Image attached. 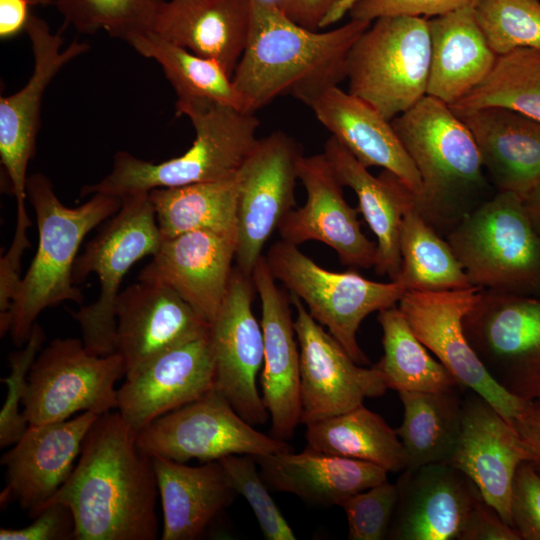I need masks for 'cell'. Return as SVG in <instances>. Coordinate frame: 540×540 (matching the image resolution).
<instances>
[{"mask_svg": "<svg viewBox=\"0 0 540 540\" xmlns=\"http://www.w3.org/2000/svg\"><path fill=\"white\" fill-rule=\"evenodd\" d=\"M176 114L189 118L195 131L182 155L152 163L126 151L114 155L109 174L85 185L80 196L102 193L122 198L134 192L212 182L235 176L258 138L255 113L218 103L176 105Z\"/></svg>", "mask_w": 540, "mask_h": 540, "instance_id": "5", "label": "cell"}, {"mask_svg": "<svg viewBox=\"0 0 540 540\" xmlns=\"http://www.w3.org/2000/svg\"><path fill=\"white\" fill-rule=\"evenodd\" d=\"M355 0H340L335 8L324 19L321 28H325L342 18Z\"/></svg>", "mask_w": 540, "mask_h": 540, "instance_id": "53", "label": "cell"}, {"mask_svg": "<svg viewBox=\"0 0 540 540\" xmlns=\"http://www.w3.org/2000/svg\"><path fill=\"white\" fill-rule=\"evenodd\" d=\"M323 153L340 183L355 192L359 213L377 239L375 272L396 281L401 265V224L414 204L413 192L390 171L373 176L332 136L325 142Z\"/></svg>", "mask_w": 540, "mask_h": 540, "instance_id": "29", "label": "cell"}, {"mask_svg": "<svg viewBox=\"0 0 540 540\" xmlns=\"http://www.w3.org/2000/svg\"><path fill=\"white\" fill-rule=\"evenodd\" d=\"M255 286L251 276L233 268L228 289L209 334L214 359V389L252 425H263L269 414L256 378L263 366L264 337L252 311Z\"/></svg>", "mask_w": 540, "mask_h": 540, "instance_id": "17", "label": "cell"}, {"mask_svg": "<svg viewBox=\"0 0 540 540\" xmlns=\"http://www.w3.org/2000/svg\"><path fill=\"white\" fill-rule=\"evenodd\" d=\"M123 376L117 352L95 355L82 339H54L32 364L22 413L29 425L67 420L81 411L102 415L117 409L115 384Z\"/></svg>", "mask_w": 540, "mask_h": 540, "instance_id": "11", "label": "cell"}, {"mask_svg": "<svg viewBox=\"0 0 540 540\" xmlns=\"http://www.w3.org/2000/svg\"><path fill=\"white\" fill-rule=\"evenodd\" d=\"M129 45L162 68L176 95V105L218 103L246 111L232 76L217 61L202 57L154 32L135 38Z\"/></svg>", "mask_w": 540, "mask_h": 540, "instance_id": "36", "label": "cell"}, {"mask_svg": "<svg viewBox=\"0 0 540 540\" xmlns=\"http://www.w3.org/2000/svg\"><path fill=\"white\" fill-rule=\"evenodd\" d=\"M28 0H0V38L7 40L26 30L29 18Z\"/></svg>", "mask_w": 540, "mask_h": 540, "instance_id": "51", "label": "cell"}, {"mask_svg": "<svg viewBox=\"0 0 540 540\" xmlns=\"http://www.w3.org/2000/svg\"><path fill=\"white\" fill-rule=\"evenodd\" d=\"M214 376L208 332L161 353L126 376L117 389V410L138 433L156 418L214 389Z\"/></svg>", "mask_w": 540, "mask_h": 540, "instance_id": "22", "label": "cell"}, {"mask_svg": "<svg viewBox=\"0 0 540 540\" xmlns=\"http://www.w3.org/2000/svg\"><path fill=\"white\" fill-rule=\"evenodd\" d=\"M475 14L497 55L518 48L540 50V0H480Z\"/></svg>", "mask_w": 540, "mask_h": 540, "instance_id": "41", "label": "cell"}, {"mask_svg": "<svg viewBox=\"0 0 540 540\" xmlns=\"http://www.w3.org/2000/svg\"><path fill=\"white\" fill-rule=\"evenodd\" d=\"M430 56L428 18H377L348 54V91L391 121L427 95Z\"/></svg>", "mask_w": 540, "mask_h": 540, "instance_id": "8", "label": "cell"}, {"mask_svg": "<svg viewBox=\"0 0 540 540\" xmlns=\"http://www.w3.org/2000/svg\"><path fill=\"white\" fill-rule=\"evenodd\" d=\"M428 26L431 56L427 95L451 106L488 76L498 55L478 24L475 8L433 17Z\"/></svg>", "mask_w": 540, "mask_h": 540, "instance_id": "32", "label": "cell"}, {"mask_svg": "<svg viewBox=\"0 0 540 540\" xmlns=\"http://www.w3.org/2000/svg\"><path fill=\"white\" fill-rule=\"evenodd\" d=\"M452 110L473 135L496 192L523 197L540 183V121L500 106Z\"/></svg>", "mask_w": 540, "mask_h": 540, "instance_id": "27", "label": "cell"}, {"mask_svg": "<svg viewBox=\"0 0 540 540\" xmlns=\"http://www.w3.org/2000/svg\"><path fill=\"white\" fill-rule=\"evenodd\" d=\"M276 6L297 24L311 30L321 29L328 14L340 0H265Z\"/></svg>", "mask_w": 540, "mask_h": 540, "instance_id": "49", "label": "cell"}, {"mask_svg": "<svg viewBox=\"0 0 540 540\" xmlns=\"http://www.w3.org/2000/svg\"><path fill=\"white\" fill-rule=\"evenodd\" d=\"M136 442L140 451L151 458L180 463L291 451L286 441L254 429L215 389L153 420L137 433Z\"/></svg>", "mask_w": 540, "mask_h": 540, "instance_id": "12", "label": "cell"}, {"mask_svg": "<svg viewBox=\"0 0 540 540\" xmlns=\"http://www.w3.org/2000/svg\"><path fill=\"white\" fill-rule=\"evenodd\" d=\"M512 425L528 445L532 454L530 463L540 473V403L529 400Z\"/></svg>", "mask_w": 540, "mask_h": 540, "instance_id": "50", "label": "cell"}, {"mask_svg": "<svg viewBox=\"0 0 540 540\" xmlns=\"http://www.w3.org/2000/svg\"><path fill=\"white\" fill-rule=\"evenodd\" d=\"M294 329L300 356V423L347 412L365 398L379 397L388 389L380 372L356 363L343 346L318 323L296 296Z\"/></svg>", "mask_w": 540, "mask_h": 540, "instance_id": "16", "label": "cell"}, {"mask_svg": "<svg viewBox=\"0 0 540 540\" xmlns=\"http://www.w3.org/2000/svg\"><path fill=\"white\" fill-rule=\"evenodd\" d=\"M517 396L526 400H536L540 403V378L524 385Z\"/></svg>", "mask_w": 540, "mask_h": 540, "instance_id": "54", "label": "cell"}, {"mask_svg": "<svg viewBox=\"0 0 540 540\" xmlns=\"http://www.w3.org/2000/svg\"><path fill=\"white\" fill-rule=\"evenodd\" d=\"M291 136L275 131L257 140L237 172V267L246 275L263 256L273 232L296 206L295 185L303 157Z\"/></svg>", "mask_w": 540, "mask_h": 540, "instance_id": "14", "label": "cell"}, {"mask_svg": "<svg viewBox=\"0 0 540 540\" xmlns=\"http://www.w3.org/2000/svg\"><path fill=\"white\" fill-rule=\"evenodd\" d=\"M162 239L195 230L237 234V174L231 178L149 191Z\"/></svg>", "mask_w": 540, "mask_h": 540, "instance_id": "35", "label": "cell"}, {"mask_svg": "<svg viewBox=\"0 0 540 540\" xmlns=\"http://www.w3.org/2000/svg\"><path fill=\"white\" fill-rule=\"evenodd\" d=\"M25 31L34 57L32 75L19 91L0 98V160L17 204L16 228L8 249L15 255H23L31 246L27 230L32 223L25 207L27 168L36 151L44 92L67 63L89 49L86 42L77 40L62 48L61 32L53 33L45 20L32 14Z\"/></svg>", "mask_w": 540, "mask_h": 540, "instance_id": "10", "label": "cell"}, {"mask_svg": "<svg viewBox=\"0 0 540 540\" xmlns=\"http://www.w3.org/2000/svg\"><path fill=\"white\" fill-rule=\"evenodd\" d=\"M45 333L39 324L32 328L27 342L9 354L10 373L1 378L8 387L7 397L0 411V447L14 445L26 432L29 423L20 412V405L28 389V374L41 351Z\"/></svg>", "mask_w": 540, "mask_h": 540, "instance_id": "43", "label": "cell"}, {"mask_svg": "<svg viewBox=\"0 0 540 540\" xmlns=\"http://www.w3.org/2000/svg\"><path fill=\"white\" fill-rule=\"evenodd\" d=\"M165 0H57L55 5L65 25L77 32L95 34L104 30L129 44L152 32L159 8Z\"/></svg>", "mask_w": 540, "mask_h": 540, "instance_id": "40", "label": "cell"}, {"mask_svg": "<svg viewBox=\"0 0 540 540\" xmlns=\"http://www.w3.org/2000/svg\"><path fill=\"white\" fill-rule=\"evenodd\" d=\"M372 22L350 19L318 32L303 27L265 0H251V19L232 81L255 113L277 97L306 104L346 79L348 54Z\"/></svg>", "mask_w": 540, "mask_h": 540, "instance_id": "2", "label": "cell"}, {"mask_svg": "<svg viewBox=\"0 0 540 540\" xmlns=\"http://www.w3.org/2000/svg\"><path fill=\"white\" fill-rule=\"evenodd\" d=\"M398 498L396 484L387 480L346 499L343 508L350 540L387 539Z\"/></svg>", "mask_w": 540, "mask_h": 540, "instance_id": "44", "label": "cell"}, {"mask_svg": "<svg viewBox=\"0 0 540 540\" xmlns=\"http://www.w3.org/2000/svg\"><path fill=\"white\" fill-rule=\"evenodd\" d=\"M391 123L421 178L415 208L446 237L495 194L475 139L448 104L429 95Z\"/></svg>", "mask_w": 540, "mask_h": 540, "instance_id": "3", "label": "cell"}, {"mask_svg": "<svg viewBox=\"0 0 540 540\" xmlns=\"http://www.w3.org/2000/svg\"><path fill=\"white\" fill-rule=\"evenodd\" d=\"M26 193L36 217L38 246L21 278L9 312V333L23 346L46 308L64 301L82 305L84 296L73 282V267L84 237L115 215L122 200L96 193L77 207L64 205L43 173L28 176Z\"/></svg>", "mask_w": 540, "mask_h": 540, "instance_id": "4", "label": "cell"}, {"mask_svg": "<svg viewBox=\"0 0 540 540\" xmlns=\"http://www.w3.org/2000/svg\"><path fill=\"white\" fill-rule=\"evenodd\" d=\"M500 106L540 121V50L518 48L498 55L488 76L456 109Z\"/></svg>", "mask_w": 540, "mask_h": 540, "instance_id": "39", "label": "cell"}, {"mask_svg": "<svg viewBox=\"0 0 540 540\" xmlns=\"http://www.w3.org/2000/svg\"><path fill=\"white\" fill-rule=\"evenodd\" d=\"M305 105L362 165L390 171L414 197L420 193V175L391 121L369 103L337 85L322 90Z\"/></svg>", "mask_w": 540, "mask_h": 540, "instance_id": "26", "label": "cell"}, {"mask_svg": "<svg viewBox=\"0 0 540 540\" xmlns=\"http://www.w3.org/2000/svg\"><path fill=\"white\" fill-rule=\"evenodd\" d=\"M57 0H28L30 5H49V4H55Z\"/></svg>", "mask_w": 540, "mask_h": 540, "instance_id": "55", "label": "cell"}, {"mask_svg": "<svg viewBox=\"0 0 540 540\" xmlns=\"http://www.w3.org/2000/svg\"><path fill=\"white\" fill-rule=\"evenodd\" d=\"M522 200L534 228L540 234V183L525 194Z\"/></svg>", "mask_w": 540, "mask_h": 540, "instance_id": "52", "label": "cell"}, {"mask_svg": "<svg viewBox=\"0 0 540 540\" xmlns=\"http://www.w3.org/2000/svg\"><path fill=\"white\" fill-rule=\"evenodd\" d=\"M306 426V448L369 462L392 473L407 467L397 431L363 404Z\"/></svg>", "mask_w": 540, "mask_h": 540, "instance_id": "33", "label": "cell"}, {"mask_svg": "<svg viewBox=\"0 0 540 540\" xmlns=\"http://www.w3.org/2000/svg\"><path fill=\"white\" fill-rule=\"evenodd\" d=\"M398 498L387 539L461 540L483 500L474 482L444 462L404 469L395 483Z\"/></svg>", "mask_w": 540, "mask_h": 540, "instance_id": "19", "label": "cell"}, {"mask_svg": "<svg viewBox=\"0 0 540 540\" xmlns=\"http://www.w3.org/2000/svg\"><path fill=\"white\" fill-rule=\"evenodd\" d=\"M480 0H355L350 19L373 22L384 16L438 17L464 8H475Z\"/></svg>", "mask_w": 540, "mask_h": 540, "instance_id": "46", "label": "cell"}, {"mask_svg": "<svg viewBox=\"0 0 540 540\" xmlns=\"http://www.w3.org/2000/svg\"><path fill=\"white\" fill-rule=\"evenodd\" d=\"M465 390L398 393L404 413L396 431L406 454V468L448 462L461 430Z\"/></svg>", "mask_w": 540, "mask_h": 540, "instance_id": "34", "label": "cell"}, {"mask_svg": "<svg viewBox=\"0 0 540 540\" xmlns=\"http://www.w3.org/2000/svg\"><path fill=\"white\" fill-rule=\"evenodd\" d=\"M251 277L262 309V401L271 420L272 436L287 441L301 424L300 356L291 298L277 286L265 256L259 259Z\"/></svg>", "mask_w": 540, "mask_h": 540, "instance_id": "25", "label": "cell"}, {"mask_svg": "<svg viewBox=\"0 0 540 540\" xmlns=\"http://www.w3.org/2000/svg\"><path fill=\"white\" fill-rule=\"evenodd\" d=\"M136 438L118 411L100 415L88 430L77 464L48 501L71 510L74 539H157V479Z\"/></svg>", "mask_w": 540, "mask_h": 540, "instance_id": "1", "label": "cell"}, {"mask_svg": "<svg viewBox=\"0 0 540 540\" xmlns=\"http://www.w3.org/2000/svg\"><path fill=\"white\" fill-rule=\"evenodd\" d=\"M400 255L396 282L406 290L446 291L473 286L446 238L422 217L415 204L402 220Z\"/></svg>", "mask_w": 540, "mask_h": 540, "instance_id": "38", "label": "cell"}, {"mask_svg": "<svg viewBox=\"0 0 540 540\" xmlns=\"http://www.w3.org/2000/svg\"><path fill=\"white\" fill-rule=\"evenodd\" d=\"M31 524L19 529L1 528V540L74 539L75 522L71 510L61 503H48Z\"/></svg>", "mask_w": 540, "mask_h": 540, "instance_id": "47", "label": "cell"}, {"mask_svg": "<svg viewBox=\"0 0 540 540\" xmlns=\"http://www.w3.org/2000/svg\"><path fill=\"white\" fill-rule=\"evenodd\" d=\"M268 487L323 506H340L349 497L387 480L375 464L306 448L254 457Z\"/></svg>", "mask_w": 540, "mask_h": 540, "instance_id": "30", "label": "cell"}, {"mask_svg": "<svg viewBox=\"0 0 540 540\" xmlns=\"http://www.w3.org/2000/svg\"><path fill=\"white\" fill-rule=\"evenodd\" d=\"M482 289L406 290L398 308L417 338L458 383L489 402L510 424L529 400L501 387L489 374L466 338L463 319Z\"/></svg>", "mask_w": 540, "mask_h": 540, "instance_id": "13", "label": "cell"}, {"mask_svg": "<svg viewBox=\"0 0 540 540\" xmlns=\"http://www.w3.org/2000/svg\"><path fill=\"white\" fill-rule=\"evenodd\" d=\"M251 0H165L152 32L217 61L232 76L243 53Z\"/></svg>", "mask_w": 540, "mask_h": 540, "instance_id": "28", "label": "cell"}, {"mask_svg": "<svg viewBox=\"0 0 540 540\" xmlns=\"http://www.w3.org/2000/svg\"><path fill=\"white\" fill-rule=\"evenodd\" d=\"M298 179L306 191V202L293 209L281 222V240L299 245L319 241L338 255L342 265L352 269L375 266L377 244L362 232L358 208L343 195V185L324 153L303 156Z\"/></svg>", "mask_w": 540, "mask_h": 540, "instance_id": "18", "label": "cell"}, {"mask_svg": "<svg viewBox=\"0 0 540 540\" xmlns=\"http://www.w3.org/2000/svg\"><path fill=\"white\" fill-rule=\"evenodd\" d=\"M163 511L162 540H194L238 495L219 460L189 466L153 457Z\"/></svg>", "mask_w": 540, "mask_h": 540, "instance_id": "31", "label": "cell"}, {"mask_svg": "<svg viewBox=\"0 0 540 540\" xmlns=\"http://www.w3.org/2000/svg\"><path fill=\"white\" fill-rule=\"evenodd\" d=\"M510 510L521 540H540V473L528 461L516 470Z\"/></svg>", "mask_w": 540, "mask_h": 540, "instance_id": "45", "label": "cell"}, {"mask_svg": "<svg viewBox=\"0 0 540 540\" xmlns=\"http://www.w3.org/2000/svg\"><path fill=\"white\" fill-rule=\"evenodd\" d=\"M99 416L82 412L63 421L29 425L2 455L7 481L1 505L17 501L30 518L36 517L71 474L84 438Z\"/></svg>", "mask_w": 540, "mask_h": 540, "instance_id": "23", "label": "cell"}, {"mask_svg": "<svg viewBox=\"0 0 540 540\" xmlns=\"http://www.w3.org/2000/svg\"><path fill=\"white\" fill-rule=\"evenodd\" d=\"M445 238L473 286L540 295V234L519 195L495 192Z\"/></svg>", "mask_w": 540, "mask_h": 540, "instance_id": "6", "label": "cell"}, {"mask_svg": "<svg viewBox=\"0 0 540 540\" xmlns=\"http://www.w3.org/2000/svg\"><path fill=\"white\" fill-rule=\"evenodd\" d=\"M121 200L118 212L86 244L73 267L75 285L91 273L99 280L98 298L71 315L85 348L100 356L116 352L115 304L123 278L137 261L153 256L162 242L149 192H134Z\"/></svg>", "mask_w": 540, "mask_h": 540, "instance_id": "7", "label": "cell"}, {"mask_svg": "<svg viewBox=\"0 0 540 540\" xmlns=\"http://www.w3.org/2000/svg\"><path fill=\"white\" fill-rule=\"evenodd\" d=\"M265 258L274 278L307 305L350 357L360 365L370 364L357 341L360 324L369 314L395 306L406 289L396 281L369 280L354 269L329 271L283 240L274 243Z\"/></svg>", "mask_w": 540, "mask_h": 540, "instance_id": "9", "label": "cell"}, {"mask_svg": "<svg viewBox=\"0 0 540 540\" xmlns=\"http://www.w3.org/2000/svg\"><path fill=\"white\" fill-rule=\"evenodd\" d=\"M238 495L250 505L263 536L267 540H295L291 526L280 512L258 473L255 458L250 455H228L219 459Z\"/></svg>", "mask_w": 540, "mask_h": 540, "instance_id": "42", "label": "cell"}, {"mask_svg": "<svg viewBox=\"0 0 540 540\" xmlns=\"http://www.w3.org/2000/svg\"><path fill=\"white\" fill-rule=\"evenodd\" d=\"M461 540H521L518 532L484 499L473 510Z\"/></svg>", "mask_w": 540, "mask_h": 540, "instance_id": "48", "label": "cell"}, {"mask_svg": "<svg viewBox=\"0 0 540 540\" xmlns=\"http://www.w3.org/2000/svg\"><path fill=\"white\" fill-rule=\"evenodd\" d=\"M116 352L125 377L161 353L209 332L207 323L168 287L138 281L115 304Z\"/></svg>", "mask_w": 540, "mask_h": 540, "instance_id": "24", "label": "cell"}, {"mask_svg": "<svg viewBox=\"0 0 540 540\" xmlns=\"http://www.w3.org/2000/svg\"><path fill=\"white\" fill-rule=\"evenodd\" d=\"M236 247V233L213 230L162 239L138 281L170 288L210 324L225 298Z\"/></svg>", "mask_w": 540, "mask_h": 540, "instance_id": "21", "label": "cell"}, {"mask_svg": "<svg viewBox=\"0 0 540 540\" xmlns=\"http://www.w3.org/2000/svg\"><path fill=\"white\" fill-rule=\"evenodd\" d=\"M384 354L373 365L387 388L399 392H445L461 386L417 338L398 307L379 311ZM464 388V387H463Z\"/></svg>", "mask_w": 540, "mask_h": 540, "instance_id": "37", "label": "cell"}, {"mask_svg": "<svg viewBox=\"0 0 540 540\" xmlns=\"http://www.w3.org/2000/svg\"><path fill=\"white\" fill-rule=\"evenodd\" d=\"M531 460V451L515 427L468 389L459 438L447 463L465 473L482 498L511 526L514 476L521 463Z\"/></svg>", "mask_w": 540, "mask_h": 540, "instance_id": "20", "label": "cell"}, {"mask_svg": "<svg viewBox=\"0 0 540 540\" xmlns=\"http://www.w3.org/2000/svg\"><path fill=\"white\" fill-rule=\"evenodd\" d=\"M463 328L486 370L508 392L517 396L540 378V295L482 289Z\"/></svg>", "mask_w": 540, "mask_h": 540, "instance_id": "15", "label": "cell"}]
</instances>
